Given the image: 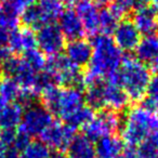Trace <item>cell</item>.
Instances as JSON below:
<instances>
[{
  "label": "cell",
  "instance_id": "6da1fadb",
  "mask_svg": "<svg viewBox=\"0 0 158 158\" xmlns=\"http://www.w3.org/2000/svg\"><path fill=\"white\" fill-rule=\"evenodd\" d=\"M92 54L87 72L82 75V87H88L100 79H106L117 73L123 55L110 36L99 34L92 39Z\"/></svg>",
  "mask_w": 158,
  "mask_h": 158
},
{
  "label": "cell",
  "instance_id": "7a4b0ae2",
  "mask_svg": "<svg viewBox=\"0 0 158 158\" xmlns=\"http://www.w3.org/2000/svg\"><path fill=\"white\" fill-rule=\"evenodd\" d=\"M107 79V78H106ZM116 81L131 101H142L152 79L151 70L136 57H123L117 73L108 77Z\"/></svg>",
  "mask_w": 158,
  "mask_h": 158
},
{
  "label": "cell",
  "instance_id": "3957f363",
  "mask_svg": "<svg viewBox=\"0 0 158 158\" xmlns=\"http://www.w3.org/2000/svg\"><path fill=\"white\" fill-rule=\"evenodd\" d=\"M41 95L44 107L64 121L85 105V94L78 87L53 86Z\"/></svg>",
  "mask_w": 158,
  "mask_h": 158
},
{
  "label": "cell",
  "instance_id": "277c9868",
  "mask_svg": "<svg viewBox=\"0 0 158 158\" xmlns=\"http://www.w3.org/2000/svg\"><path fill=\"white\" fill-rule=\"evenodd\" d=\"M156 132H158V115L139 106L127 113L121 128V140L128 146H139Z\"/></svg>",
  "mask_w": 158,
  "mask_h": 158
},
{
  "label": "cell",
  "instance_id": "5b68a950",
  "mask_svg": "<svg viewBox=\"0 0 158 158\" xmlns=\"http://www.w3.org/2000/svg\"><path fill=\"white\" fill-rule=\"evenodd\" d=\"M44 70L52 76L56 85L78 88L82 86V74L79 72V67L61 53L47 60Z\"/></svg>",
  "mask_w": 158,
  "mask_h": 158
},
{
  "label": "cell",
  "instance_id": "8992f818",
  "mask_svg": "<svg viewBox=\"0 0 158 158\" xmlns=\"http://www.w3.org/2000/svg\"><path fill=\"white\" fill-rule=\"evenodd\" d=\"M53 121V116L44 105L31 104L23 112L19 132L29 136H40Z\"/></svg>",
  "mask_w": 158,
  "mask_h": 158
},
{
  "label": "cell",
  "instance_id": "52a82bcc",
  "mask_svg": "<svg viewBox=\"0 0 158 158\" xmlns=\"http://www.w3.org/2000/svg\"><path fill=\"white\" fill-rule=\"evenodd\" d=\"M120 128V117L118 113L110 110H101L94 114L93 118L85 126L84 134L92 142H97L101 138L114 135Z\"/></svg>",
  "mask_w": 158,
  "mask_h": 158
},
{
  "label": "cell",
  "instance_id": "ba28073f",
  "mask_svg": "<svg viewBox=\"0 0 158 158\" xmlns=\"http://www.w3.org/2000/svg\"><path fill=\"white\" fill-rule=\"evenodd\" d=\"M3 70H6L8 77H11L20 85L23 90L34 93L38 72L33 69L23 57L10 56L3 61Z\"/></svg>",
  "mask_w": 158,
  "mask_h": 158
},
{
  "label": "cell",
  "instance_id": "9c48e42d",
  "mask_svg": "<svg viewBox=\"0 0 158 158\" xmlns=\"http://www.w3.org/2000/svg\"><path fill=\"white\" fill-rule=\"evenodd\" d=\"M76 130L65 123L52 121L40 135V141L44 142L51 151L63 153L72 142Z\"/></svg>",
  "mask_w": 158,
  "mask_h": 158
},
{
  "label": "cell",
  "instance_id": "30bf717a",
  "mask_svg": "<svg viewBox=\"0 0 158 158\" xmlns=\"http://www.w3.org/2000/svg\"><path fill=\"white\" fill-rule=\"evenodd\" d=\"M37 47L44 55L60 54L65 47V38L61 33L59 26L53 23L47 24L38 29L36 34Z\"/></svg>",
  "mask_w": 158,
  "mask_h": 158
},
{
  "label": "cell",
  "instance_id": "8fae6325",
  "mask_svg": "<svg viewBox=\"0 0 158 158\" xmlns=\"http://www.w3.org/2000/svg\"><path fill=\"white\" fill-rule=\"evenodd\" d=\"M102 101H103L104 110L119 112L127 107L130 100L117 82H115L112 79H103Z\"/></svg>",
  "mask_w": 158,
  "mask_h": 158
},
{
  "label": "cell",
  "instance_id": "7c38bea8",
  "mask_svg": "<svg viewBox=\"0 0 158 158\" xmlns=\"http://www.w3.org/2000/svg\"><path fill=\"white\" fill-rule=\"evenodd\" d=\"M113 35V40L121 51H133L141 40V34L132 21L123 20L118 23Z\"/></svg>",
  "mask_w": 158,
  "mask_h": 158
},
{
  "label": "cell",
  "instance_id": "4fadbf2b",
  "mask_svg": "<svg viewBox=\"0 0 158 158\" xmlns=\"http://www.w3.org/2000/svg\"><path fill=\"white\" fill-rule=\"evenodd\" d=\"M75 11L80 18L85 33L92 36L99 33L100 10L93 0H80L76 5Z\"/></svg>",
  "mask_w": 158,
  "mask_h": 158
},
{
  "label": "cell",
  "instance_id": "5bb4252c",
  "mask_svg": "<svg viewBox=\"0 0 158 158\" xmlns=\"http://www.w3.org/2000/svg\"><path fill=\"white\" fill-rule=\"evenodd\" d=\"M59 28L63 34L65 39L76 40L84 37L85 29L80 18L74 9H64L60 14L59 19Z\"/></svg>",
  "mask_w": 158,
  "mask_h": 158
},
{
  "label": "cell",
  "instance_id": "9a60e30c",
  "mask_svg": "<svg viewBox=\"0 0 158 158\" xmlns=\"http://www.w3.org/2000/svg\"><path fill=\"white\" fill-rule=\"evenodd\" d=\"M136 59L158 73V35L145 36L135 48Z\"/></svg>",
  "mask_w": 158,
  "mask_h": 158
},
{
  "label": "cell",
  "instance_id": "2e32d148",
  "mask_svg": "<svg viewBox=\"0 0 158 158\" xmlns=\"http://www.w3.org/2000/svg\"><path fill=\"white\" fill-rule=\"evenodd\" d=\"M8 48L10 51L15 54L25 53L27 51L37 49V38L33 29L25 28L14 29L10 33L8 40Z\"/></svg>",
  "mask_w": 158,
  "mask_h": 158
},
{
  "label": "cell",
  "instance_id": "e0dca14e",
  "mask_svg": "<svg viewBox=\"0 0 158 158\" xmlns=\"http://www.w3.org/2000/svg\"><path fill=\"white\" fill-rule=\"evenodd\" d=\"M65 56L77 67H81L89 64L92 54V46L84 38L70 40L64 47Z\"/></svg>",
  "mask_w": 158,
  "mask_h": 158
},
{
  "label": "cell",
  "instance_id": "ac0fdd59",
  "mask_svg": "<svg viewBox=\"0 0 158 158\" xmlns=\"http://www.w3.org/2000/svg\"><path fill=\"white\" fill-rule=\"evenodd\" d=\"M133 24L141 35H153L158 31V9L155 7H146L135 10L133 14Z\"/></svg>",
  "mask_w": 158,
  "mask_h": 158
},
{
  "label": "cell",
  "instance_id": "d6986e66",
  "mask_svg": "<svg viewBox=\"0 0 158 158\" xmlns=\"http://www.w3.org/2000/svg\"><path fill=\"white\" fill-rule=\"evenodd\" d=\"M95 156L98 158H121L125 143L120 138L114 135H107L98 140L94 144Z\"/></svg>",
  "mask_w": 158,
  "mask_h": 158
},
{
  "label": "cell",
  "instance_id": "ffe728a7",
  "mask_svg": "<svg viewBox=\"0 0 158 158\" xmlns=\"http://www.w3.org/2000/svg\"><path fill=\"white\" fill-rule=\"evenodd\" d=\"M23 106L19 102L5 103L0 100V128L15 129L23 116Z\"/></svg>",
  "mask_w": 158,
  "mask_h": 158
},
{
  "label": "cell",
  "instance_id": "44dd1931",
  "mask_svg": "<svg viewBox=\"0 0 158 158\" xmlns=\"http://www.w3.org/2000/svg\"><path fill=\"white\" fill-rule=\"evenodd\" d=\"M66 151L67 158H95L94 142L85 134L75 135Z\"/></svg>",
  "mask_w": 158,
  "mask_h": 158
},
{
  "label": "cell",
  "instance_id": "7402d4cb",
  "mask_svg": "<svg viewBox=\"0 0 158 158\" xmlns=\"http://www.w3.org/2000/svg\"><path fill=\"white\" fill-rule=\"evenodd\" d=\"M39 13L41 14L44 24H51L57 20L60 14L63 11L62 0H38L35 3Z\"/></svg>",
  "mask_w": 158,
  "mask_h": 158
},
{
  "label": "cell",
  "instance_id": "603a6c76",
  "mask_svg": "<svg viewBox=\"0 0 158 158\" xmlns=\"http://www.w3.org/2000/svg\"><path fill=\"white\" fill-rule=\"evenodd\" d=\"M23 89L11 77L0 79V100L5 103H14L20 101Z\"/></svg>",
  "mask_w": 158,
  "mask_h": 158
},
{
  "label": "cell",
  "instance_id": "cb8c5ba5",
  "mask_svg": "<svg viewBox=\"0 0 158 158\" xmlns=\"http://www.w3.org/2000/svg\"><path fill=\"white\" fill-rule=\"evenodd\" d=\"M20 158H52V151L41 141H31L20 152Z\"/></svg>",
  "mask_w": 158,
  "mask_h": 158
},
{
  "label": "cell",
  "instance_id": "d4e9b609",
  "mask_svg": "<svg viewBox=\"0 0 158 158\" xmlns=\"http://www.w3.org/2000/svg\"><path fill=\"white\" fill-rule=\"evenodd\" d=\"M93 116H94L93 110L85 104L76 113H74L69 118L66 119L65 123L76 130L77 128H84L93 118Z\"/></svg>",
  "mask_w": 158,
  "mask_h": 158
},
{
  "label": "cell",
  "instance_id": "484cf974",
  "mask_svg": "<svg viewBox=\"0 0 158 158\" xmlns=\"http://www.w3.org/2000/svg\"><path fill=\"white\" fill-rule=\"evenodd\" d=\"M119 20L112 13L110 9L100 10L99 16V33L103 35H112L114 33L115 28L118 25Z\"/></svg>",
  "mask_w": 158,
  "mask_h": 158
},
{
  "label": "cell",
  "instance_id": "4316f807",
  "mask_svg": "<svg viewBox=\"0 0 158 158\" xmlns=\"http://www.w3.org/2000/svg\"><path fill=\"white\" fill-rule=\"evenodd\" d=\"M108 9L118 20L127 18L134 10L132 0H112Z\"/></svg>",
  "mask_w": 158,
  "mask_h": 158
},
{
  "label": "cell",
  "instance_id": "83f0119b",
  "mask_svg": "<svg viewBox=\"0 0 158 158\" xmlns=\"http://www.w3.org/2000/svg\"><path fill=\"white\" fill-rule=\"evenodd\" d=\"M23 59L27 62L29 66L33 69H35L36 72H41L46 67L47 59L44 56V54L38 49H34V50L27 51L23 55Z\"/></svg>",
  "mask_w": 158,
  "mask_h": 158
},
{
  "label": "cell",
  "instance_id": "f1b7e54d",
  "mask_svg": "<svg viewBox=\"0 0 158 158\" xmlns=\"http://www.w3.org/2000/svg\"><path fill=\"white\" fill-rule=\"evenodd\" d=\"M35 1L36 0H5V2L1 6L5 10H8L20 16L22 12L33 6Z\"/></svg>",
  "mask_w": 158,
  "mask_h": 158
},
{
  "label": "cell",
  "instance_id": "f546056e",
  "mask_svg": "<svg viewBox=\"0 0 158 158\" xmlns=\"http://www.w3.org/2000/svg\"><path fill=\"white\" fill-rule=\"evenodd\" d=\"M141 107L148 110V112L153 113V114L158 115V97L146 94L143 98Z\"/></svg>",
  "mask_w": 158,
  "mask_h": 158
},
{
  "label": "cell",
  "instance_id": "4dcf8cb0",
  "mask_svg": "<svg viewBox=\"0 0 158 158\" xmlns=\"http://www.w3.org/2000/svg\"><path fill=\"white\" fill-rule=\"evenodd\" d=\"M16 133L18 131H15V129H2L0 131V140L9 147H12L15 141Z\"/></svg>",
  "mask_w": 158,
  "mask_h": 158
},
{
  "label": "cell",
  "instance_id": "1f68e13d",
  "mask_svg": "<svg viewBox=\"0 0 158 158\" xmlns=\"http://www.w3.org/2000/svg\"><path fill=\"white\" fill-rule=\"evenodd\" d=\"M121 158H141L136 146H128L123 149V157Z\"/></svg>",
  "mask_w": 158,
  "mask_h": 158
},
{
  "label": "cell",
  "instance_id": "d6a6232c",
  "mask_svg": "<svg viewBox=\"0 0 158 158\" xmlns=\"http://www.w3.org/2000/svg\"><path fill=\"white\" fill-rule=\"evenodd\" d=\"M10 33L11 31H9L8 29L0 26V49L8 46V40H9Z\"/></svg>",
  "mask_w": 158,
  "mask_h": 158
},
{
  "label": "cell",
  "instance_id": "836d02e7",
  "mask_svg": "<svg viewBox=\"0 0 158 158\" xmlns=\"http://www.w3.org/2000/svg\"><path fill=\"white\" fill-rule=\"evenodd\" d=\"M133 1V7L134 10L143 9V8H146L151 3V0H132Z\"/></svg>",
  "mask_w": 158,
  "mask_h": 158
},
{
  "label": "cell",
  "instance_id": "e575fe53",
  "mask_svg": "<svg viewBox=\"0 0 158 158\" xmlns=\"http://www.w3.org/2000/svg\"><path fill=\"white\" fill-rule=\"evenodd\" d=\"M10 147L6 145L2 141L0 140V158H7L8 153H9Z\"/></svg>",
  "mask_w": 158,
  "mask_h": 158
},
{
  "label": "cell",
  "instance_id": "d590c367",
  "mask_svg": "<svg viewBox=\"0 0 158 158\" xmlns=\"http://www.w3.org/2000/svg\"><path fill=\"white\" fill-rule=\"evenodd\" d=\"M97 5H101V6H106V5H110L112 2V0H93Z\"/></svg>",
  "mask_w": 158,
  "mask_h": 158
},
{
  "label": "cell",
  "instance_id": "8d00e7d4",
  "mask_svg": "<svg viewBox=\"0 0 158 158\" xmlns=\"http://www.w3.org/2000/svg\"><path fill=\"white\" fill-rule=\"evenodd\" d=\"M80 0H62L63 3H67V5H77Z\"/></svg>",
  "mask_w": 158,
  "mask_h": 158
},
{
  "label": "cell",
  "instance_id": "74e56055",
  "mask_svg": "<svg viewBox=\"0 0 158 158\" xmlns=\"http://www.w3.org/2000/svg\"><path fill=\"white\" fill-rule=\"evenodd\" d=\"M52 158H67V157H65V156L63 155V153H57L56 155H55V157H52Z\"/></svg>",
  "mask_w": 158,
  "mask_h": 158
},
{
  "label": "cell",
  "instance_id": "f35d334b",
  "mask_svg": "<svg viewBox=\"0 0 158 158\" xmlns=\"http://www.w3.org/2000/svg\"><path fill=\"white\" fill-rule=\"evenodd\" d=\"M2 70H3V62H2V60L0 59V76L2 74Z\"/></svg>",
  "mask_w": 158,
  "mask_h": 158
},
{
  "label": "cell",
  "instance_id": "ab89813d",
  "mask_svg": "<svg viewBox=\"0 0 158 158\" xmlns=\"http://www.w3.org/2000/svg\"><path fill=\"white\" fill-rule=\"evenodd\" d=\"M151 2L153 3V7H155L158 9V0H151Z\"/></svg>",
  "mask_w": 158,
  "mask_h": 158
},
{
  "label": "cell",
  "instance_id": "60d3db41",
  "mask_svg": "<svg viewBox=\"0 0 158 158\" xmlns=\"http://www.w3.org/2000/svg\"><path fill=\"white\" fill-rule=\"evenodd\" d=\"M1 13H2V6L0 5V15H1Z\"/></svg>",
  "mask_w": 158,
  "mask_h": 158
}]
</instances>
